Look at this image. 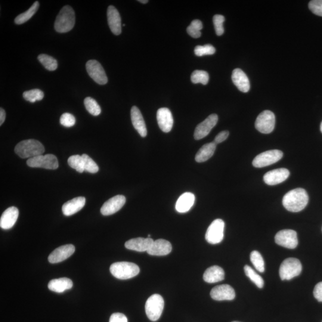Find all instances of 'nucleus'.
<instances>
[{
  "mask_svg": "<svg viewBox=\"0 0 322 322\" xmlns=\"http://www.w3.org/2000/svg\"><path fill=\"white\" fill-rule=\"evenodd\" d=\"M308 195L302 188H297L284 195L282 203L288 210L292 212H301L308 202Z\"/></svg>",
  "mask_w": 322,
  "mask_h": 322,
  "instance_id": "1",
  "label": "nucleus"
},
{
  "mask_svg": "<svg viewBox=\"0 0 322 322\" xmlns=\"http://www.w3.org/2000/svg\"><path fill=\"white\" fill-rule=\"evenodd\" d=\"M15 153L22 158H32L44 153V146L34 139L23 140L18 143L14 148Z\"/></svg>",
  "mask_w": 322,
  "mask_h": 322,
  "instance_id": "2",
  "label": "nucleus"
},
{
  "mask_svg": "<svg viewBox=\"0 0 322 322\" xmlns=\"http://www.w3.org/2000/svg\"><path fill=\"white\" fill-rule=\"evenodd\" d=\"M75 24V12L70 6H65L58 15L54 29L58 32L66 33L73 29Z\"/></svg>",
  "mask_w": 322,
  "mask_h": 322,
  "instance_id": "3",
  "label": "nucleus"
},
{
  "mask_svg": "<svg viewBox=\"0 0 322 322\" xmlns=\"http://www.w3.org/2000/svg\"><path fill=\"white\" fill-rule=\"evenodd\" d=\"M110 272L118 280H126L136 276L140 272V268L134 263L116 262L110 266Z\"/></svg>",
  "mask_w": 322,
  "mask_h": 322,
  "instance_id": "4",
  "label": "nucleus"
},
{
  "mask_svg": "<svg viewBox=\"0 0 322 322\" xmlns=\"http://www.w3.org/2000/svg\"><path fill=\"white\" fill-rule=\"evenodd\" d=\"M164 308V300L162 296L159 294H154L146 302V314L151 321L156 322L161 316Z\"/></svg>",
  "mask_w": 322,
  "mask_h": 322,
  "instance_id": "5",
  "label": "nucleus"
},
{
  "mask_svg": "<svg viewBox=\"0 0 322 322\" xmlns=\"http://www.w3.org/2000/svg\"><path fill=\"white\" fill-rule=\"evenodd\" d=\"M302 271V265L300 260L295 258L284 260L280 268V278L282 280H289L298 276Z\"/></svg>",
  "mask_w": 322,
  "mask_h": 322,
  "instance_id": "6",
  "label": "nucleus"
},
{
  "mask_svg": "<svg viewBox=\"0 0 322 322\" xmlns=\"http://www.w3.org/2000/svg\"><path fill=\"white\" fill-rule=\"evenodd\" d=\"M27 165L32 168H42L48 170H56L58 167L57 157L52 154L39 156L30 158Z\"/></svg>",
  "mask_w": 322,
  "mask_h": 322,
  "instance_id": "7",
  "label": "nucleus"
},
{
  "mask_svg": "<svg viewBox=\"0 0 322 322\" xmlns=\"http://www.w3.org/2000/svg\"><path fill=\"white\" fill-rule=\"evenodd\" d=\"M275 122L274 114L270 110H264L256 118L255 126L260 132L269 134L274 131Z\"/></svg>",
  "mask_w": 322,
  "mask_h": 322,
  "instance_id": "8",
  "label": "nucleus"
},
{
  "mask_svg": "<svg viewBox=\"0 0 322 322\" xmlns=\"http://www.w3.org/2000/svg\"><path fill=\"white\" fill-rule=\"evenodd\" d=\"M282 157V152L280 150L266 151L255 158L252 165L256 168H262L278 162Z\"/></svg>",
  "mask_w": 322,
  "mask_h": 322,
  "instance_id": "9",
  "label": "nucleus"
},
{
  "mask_svg": "<svg viewBox=\"0 0 322 322\" xmlns=\"http://www.w3.org/2000/svg\"><path fill=\"white\" fill-rule=\"evenodd\" d=\"M224 222L222 219H216L210 224L206 234V240L210 244L220 243L224 240Z\"/></svg>",
  "mask_w": 322,
  "mask_h": 322,
  "instance_id": "10",
  "label": "nucleus"
},
{
  "mask_svg": "<svg viewBox=\"0 0 322 322\" xmlns=\"http://www.w3.org/2000/svg\"><path fill=\"white\" fill-rule=\"evenodd\" d=\"M86 70L88 75L98 84L104 85L108 82L106 72L101 64L96 60H90L86 64Z\"/></svg>",
  "mask_w": 322,
  "mask_h": 322,
  "instance_id": "11",
  "label": "nucleus"
},
{
  "mask_svg": "<svg viewBox=\"0 0 322 322\" xmlns=\"http://www.w3.org/2000/svg\"><path fill=\"white\" fill-rule=\"evenodd\" d=\"M275 242L278 246L289 249L296 248L298 244L296 232L290 229L278 232L276 234Z\"/></svg>",
  "mask_w": 322,
  "mask_h": 322,
  "instance_id": "12",
  "label": "nucleus"
},
{
  "mask_svg": "<svg viewBox=\"0 0 322 322\" xmlns=\"http://www.w3.org/2000/svg\"><path fill=\"white\" fill-rule=\"evenodd\" d=\"M218 114H210L203 122L198 125L194 132L195 140H200L208 136L212 130L218 124Z\"/></svg>",
  "mask_w": 322,
  "mask_h": 322,
  "instance_id": "13",
  "label": "nucleus"
},
{
  "mask_svg": "<svg viewBox=\"0 0 322 322\" xmlns=\"http://www.w3.org/2000/svg\"><path fill=\"white\" fill-rule=\"evenodd\" d=\"M126 202V198L123 195H116L111 198L102 206V214L105 216L114 214L122 208Z\"/></svg>",
  "mask_w": 322,
  "mask_h": 322,
  "instance_id": "14",
  "label": "nucleus"
},
{
  "mask_svg": "<svg viewBox=\"0 0 322 322\" xmlns=\"http://www.w3.org/2000/svg\"><path fill=\"white\" fill-rule=\"evenodd\" d=\"M75 246L72 244H65L54 250L48 256V262L52 264L64 261L75 252Z\"/></svg>",
  "mask_w": 322,
  "mask_h": 322,
  "instance_id": "15",
  "label": "nucleus"
},
{
  "mask_svg": "<svg viewBox=\"0 0 322 322\" xmlns=\"http://www.w3.org/2000/svg\"><path fill=\"white\" fill-rule=\"evenodd\" d=\"M210 295L216 301H231L236 296L234 289L228 284L216 286L210 291Z\"/></svg>",
  "mask_w": 322,
  "mask_h": 322,
  "instance_id": "16",
  "label": "nucleus"
},
{
  "mask_svg": "<svg viewBox=\"0 0 322 322\" xmlns=\"http://www.w3.org/2000/svg\"><path fill=\"white\" fill-rule=\"evenodd\" d=\"M156 117L160 129L164 132H171L174 124L171 111L166 108H160L158 110Z\"/></svg>",
  "mask_w": 322,
  "mask_h": 322,
  "instance_id": "17",
  "label": "nucleus"
},
{
  "mask_svg": "<svg viewBox=\"0 0 322 322\" xmlns=\"http://www.w3.org/2000/svg\"><path fill=\"white\" fill-rule=\"evenodd\" d=\"M290 172L286 168H278L272 170L264 176L266 184L270 186L276 185L286 180L289 178Z\"/></svg>",
  "mask_w": 322,
  "mask_h": 322,
  "instance_id": "18",
  "label": "nucleus"
},
{
  "mask_svg": "<svg viewBox=\"0 0 322 322\" xmlns=\"http://www.w3.org/2000/svg\"><path fill=\"white\" fill-rule=\"evenodd\" d=\"M108 22L111 32L116 36L122 33V18L117 9L113 6H109L107 11Z\"/></svg>",
  "mask_w": 322,
  "mask_h": 322,
  "instance_id": "19",
  "label": "nucleus"
},
{
  "mask_svg": "<svg viewBox=\"0 0 322 322\" xmlns=\"http://www.w3.org/2000/svg\"><path fill=\"white\" fill-rule=\"evenodd\" d=\"M154 240L150 238H138L126 241L125 244L126 248L130 250H136L138 252H148Z\"/></svg>",
  "mask_w": 322,
  "mask_h": 322,
  "instance_id": "20",
  "label": "nucleus"
},
{
  "mask_svg": "<svg viewBox=\"0 0 322 322\" xmlns=\"http://www.w3.org/2000/svg\"><path fill=\"white\" fill-rule=\"evenodd\" d=\"M18 216V210L16 207L11 206L5 210L0 218V227L8 230L14 227Z\"/></svg>",
  "mask_w": 322,
  "mask_h": 322,
  "instance_id": "21",
  "label": "nucleus"
},
{
  "mask_svg": "<svg viewBox=\"0 0 322 322\" xmlns=\"http://www.w3.org/2000/svg\"><path fill=\"white\" fill-rule=\"evenodd\" d=\"M131 119L132 125L137 130L138 134L142 138H145L148 134L146 126L143 116L137 106H133L132 108Z\"/></svg>",
  "mask_w": 322,
  "mask_h": 322,
  "instance_id": "22",
  "label": "nucleus"
},
{
  "mask_svg": "<svg viewBox=\"0 0 322 322\" xmlns=\"http://www.w3.org/2000/svg\"><path fill=\"white\" fill-rule=\"evenodd\" d=\"M172 250L171 243L168 240L160 239L154 241L147 252L151 256H164L169 254Z\"/></svg>",
  "mask_w": 322,
  "mask_h": 322,
  "instance_id": "23",
  "label": "nucleus"
},
{
  "mask_svg": "<svg viewBox=\"0 0 322 322\" xmlns=\"http://www.w3.org/2000/svg\"><path fill=\"white\" fill-rule=\"evenodd\" d=\"M232 82L240 90L243 92H248L250 83L246 73L239 68L234 70L232 76Z\"/></svg>",
  "mask_w": 322,
  "mask_h": 322,
  "instance_id": "24",
  "label": "nucleus"
},
{
  "mask_svg": "<svg viewBox=\"0 0 322 322\" xmlns=\"http://www.w3.org/2000/svg\"><path fill=\"white\" fill-rule=\"evenodd\" d=\"M86 204V198L80 196L68 201L62 206V212L66 216H70L80 212Z\"/></svg>",
  "mask_w": 322,
  "mask_h": 322,
  "instance_id": "25",
  "label": "nucleus"
},
{
  "mask_svg": "<svg viewBox=\"0 0 322 322\" xmlns=\"http://www.w3.org/2000/svg\"><path fill=\"white\" fill-rule=\"evenodd\" d=\"M194 194L190 192L182 194L176 202V209L180 213L187 212L194 205Z\"/></svg>",
  "mask_w": 322,
  "mask_h": 322,
  "instance_id": "26",
  "label": "nucleus"
},
{
  "mask_svg": "<svg viewBox=\"0 0 322 322\" xmlns=\"http://www.w3.org/2000/svg\"><path fill=\"white\" fill-rule=\"evenodd\" d=\"M203 278L207 283L218 282L224 280V269L218 266H212L206 269Z\"/></svg>",
  "mask_w": 322,
  "mask_h": 322,
  "instance_id": "27",
  "label": "nucleus"
},
{
  "mask_svg": "<svg viewBox=\"0 0 322 322\" xmlns=\"http://www.w3.org/2000/svg\"><path fill=\"white\" fill-rule=\"evenodd\" d=\"M73 286L72 281L69 278H55L49 282L48 289L57 293H62L65 290H70Z\"/></svg>",
  "mask_w": 322,
  "mask_h": 322,
  "instance_id": "28",
  "label": "nucleus"
},
{
  "mask_svg": "<svg viewBox=\"0 0 322 322\" xmlns=\"http://www.w3.org/2000/svg\"><path fill=\"white\" fill-rule=\"evenodd\" d=\"M216 146V144L214 142L204 144L195 156V160L200 163L208 160L214 154Z\"/></svg>",
  "mask_w": 322,
  "mask_h": 322,
  "instance_id": "29",
  "label": "nucleus"
},
{
  "mask_svg": "<svg viewBox=\"0 0 322 322\" xmlns=\"http://www.w3.org/2000/svg\"><path fill=\"white\" fill-rule=\"evenodd\" d=\"M40 7V3L38 2H34V4L28 10L22 14L18 16L14 20L15 24H21L26 22L30 18H32L34 14H36L37 10Z\"/></svg>",
  "mask_w": 322,
  "mask_h": 322,
  "instance_id": "30",
  "label": "nucleus"
},
{
  "mask_svg": "<svg viewBox=\"0 0 322 322\" xmlns=\"http://www.w3.org/2000/svg\"><path fill=\"white\" fill-rule=\"evenodd\" d=\"M40 62L44 66L46 70L54 71L57 69L58 64L54 58L48 54H40L38 57Z\"/></svg>",
  "mask_w": 322,
  "mask_h": 322,
  "instance_id": "31",
  "label": "nucleus"
},
{
  "mask_svg": "<svg viewBox=\"0 0 322 322\" xmlns=\"http://www.w3.org/2000/svg\"><path fill=\"white\" fill-rule=\"evenodd\" d=\"M244 273L250 280L256 284V286L259 288H262L264 286V280L260 276L256 274V272L249 266H246L244 267Z\"/></svg>",
  "mask_w": 322,
  "mask_h": 322,
  "instance_id": "32",
  "label": "nucleus"
},
{
  "mask_svg": "<svg viewBox=\"0 0 322 322\" xmlns=\"http://www.w3.org/2000/svg\"><path fill=\"white\" fill-rule=\"evenodd\" d=\"M250 260L256 270L261 272V273L264 272V262L261 254L256 250H254L250 253Z\"/></svg>",
  "mask_w": 322,
  "mask_h": 322,
  "instance_id": "33",
  "label": "nucleus"
},
{
  "mask_svg": "<svg viewBox=\"0 0 322 322\" xmlns=\"http://www.w3.org/2000/svg\"><path fill=\"white\" fill-rule=\"evenodd\" d=\"M44 96V92L40 89H33L32 90L24 92L23 94L24 98L30 103H35L36 101L42 100Z\"/></svg>",
  "mask_w": 322,
  "mask_h": 322,
  "instance_id": "34",
  "label": "nucleus"
},
{
  "mask_svg": "<svg viewBox=\"0 0 322 322\" xmlns=\"http://www.w3.org/2000/svg\"><path fill=\"white\" fill-rule=\"evenodd\" d=\"M209 79V74L205 70H196L192 74L191 82L194 84L201 83L203 85H206Z\"/></svg>",
  "mask_w": 322,
  "mask_h": 322,
  "instance_id": "35",
  "label": "nucleus"
},
{
  "mask_svg": "<svg viewBox=\"0 0 322 322\" xmlns=\"http://www.w3.org/2000/svg\"><path fill=\"white\" fill-rule=\"evenodd\" d=\"M84 105L86 110L94 116H98L101 113V108L98 102L92 98H86Z\"/></svg>",
  "mask_w": 322,
  "mask_h": 322,
  "instance_id": "36",
  "label": "nucleus"
},
{
  "mask_svg": "<svg viewBox=\"0 0 322 322\" xmlns=\"http://www.w3.org/2000/svg\"><path fill=\"white\" fill-rule=\"evenodd\" d=\"M68 164L77 172L82 173L84 172V160L82 156L79 154H76L69 158L68 160Z\"/></svg>",
  "mask_w": 322,
  "mask_h": 322,
  "instance_id": "37",
  "label": "nucleus"
},
{
  "mask_svg": "<svg viewBox=\"0 0 322 322\" xmlns=\"http://www.w3.org/2000/svg\"><path fill=\"white\" fill-rule=\"evenodd\" d=\"M203 28L202 22L200 20H194L188 27L187 32L188 35L194 38H200L201 36L200 30Z\"/></svg>",
  "mask_w": 322,
  "mask_h": 322,
  "instance_id": "38",
  "label": "nucleus"
},
{
  "mask_svg": "<svg viewBox=\"0 0 322 322\" xmlns=\"http://www.w3.org/2000/svg\"><path fill=\"white\" fill-rule=\"evenodd\" d=\"M84 160V171L95 174L98 172V166L97 164L92 160L88 154H83L82 156Z\"/></svg>",
  "mask_w": 322,
  "mask_h": 322,
  "instance_id": "39",
  "label": "nucleus"
},
{
  "mask_svg": "<svg viewBox=\"0 0 322 322\" xmlns=\"http://www.w3.org/2000/svg\"><path fill=\"white\" fill-rule=\"evenodd\" d=\"M216 52V48L212 45L198 46L194 48V54L197 56H203L205 55H212Z\"/></svg>",
  "mask_w": 322,
  "mask_h": 322,
  "instance_id": "40",
  "label": "nucleus"
},
{
  "mask_svg": "<svg viewBox=\"0 0 322 322\" xmlns=\"http://www.w3.org/2000/svg\"><path fill=\"white\" fill-rule=\"evenodd\" d=\"M225 18L220 14H216L213 17V23L216 32L218 36H221L224 34V27Z\"/></svg>",
  "mask_w": 322,
  "mask_h": 322,
  "instance_id": "41",
  "label": "nucleus"
},
{
  "mask_svg": "<svg viewBox=\"0 0 322 322\" xmlns=\"http://www.w3.org/2000/svg\"><path fill=\"white\" fill-rule=\"evenodd\" d=\"M76 118L70 113H64L61 116L60 122L65 128H72L76 124Z\"/></svg>",
  "mask_w": 322,
  "mask_h": 322,
  "instance_id": "42",
  "label": "nucleus"
},
{
  "mask_svg": "<svg viewBox=\"0 0 322 322\" xmlns=\"http://www.w3.org/2000/svg\"><path fill=\"white\" fill-rule=\"evenodd\" d=\"M308 8L312 14L322 17V0H312L309 2Z\"/></svg>",
  "mask_w": 322,
  "mask_h": 322,
  "instance_id": "43",
  "label": "nucleus"
},
{
  "mask_svg": "<svg viewBox=\"0 0 322 322\" xmlns=\"http://www.w3.org/2000/svg\"><path fill=\"white\" fill-rule=\"evenodd\" d=\"M110 322H128V320L124 314L116 312L111 315Z\"/></svg>",
  "mask_w": 322,
  "mask_h": 322,
  "instance_id": "44",
  "label": "nucleus"
},
{
  "mask_svg": "<svg viewBox=\"0 0 322 322\" xmlns=\"http://www.w3.org/2000/svg\"><path fill=\"white\" fill-rule=\"evenodd\" d=\"M314 296L318 302H322V282L315 286L314 291Z\"/></svg>",
  "mask_w": 322,
  "mask_h": 322,
  "instance_id": "45",
  "label": "nucleus"
},
{
  "mask_svg": "<svg viewBox=\"0 0 322 322\" xmlns=\"http://www.w3.org/2000/svg\"><path fill=\"white\" fill-rule=\"evenodd\" d=\"M228 135L229 132L228 131L222 132L216 136L214 142L216 144H221L222 142L225 141L226 139L228 138Z\"/></svg>",
  "mask_w": 322,
  "mask_h": 322,
  "instance_id": "46",
  "label": "nucleus"
},
{
  "mask_svg": "<svg viewBox=\"0 0 322 322\" xmlns=\"http://www.w3.org/2000/svg\"><path fill=\"white\" fill-rule=\"evenodd\" d=\"M6 112L2 108L0 109V126H2V124L6 120Z\"/></svg>",
  "mask_w": 322,
  "mask_h": 322,
  "instance_id": "47",
  "label": "nucleus"
},
{
  "mask_svg": "<svg viewBox=\"0 0 322 322\" xmlns=\"http://www.w3.org/2000/svg\"><path fill=\"white\" fill-rule=\"evenodd\" d=\"M138 2L143 3V4H146V3L148 2V0H140V1H138Z\"/></svg>",
  "mask_w": 322,
  "mask_h": 322,
  "instance_id": "48",
  "label": "nucleus"
},
{
  "mask_svg": "<svg viewBox=\"0 0 322 322\" xmlns=\"http://www.w3.org/2000/svg\"><path fill=\"white\" fill-rule=\"evenodd\" d=\"M320 131L322 133V122H321V124H320Z\"/></svg>",
  "mask_w": 322,
  "mask_h": 322,
  "instance_id": "49",
  "label": "nucleus"
},
{
  "mask_svg": "<svg viewBox=\"0 0 322 322\" xmlns=\"http://www.w3.org/2000/svg\"><path fill=\"white\" fill-rule=\"evenodd\" d=\"M240 322L234 321V322Z\"/></svg>",
  "mask_w": 322,
  "mask_h": 322,
  "instance_id": "50",
  "label": "nucleus"
}]
</instances>
